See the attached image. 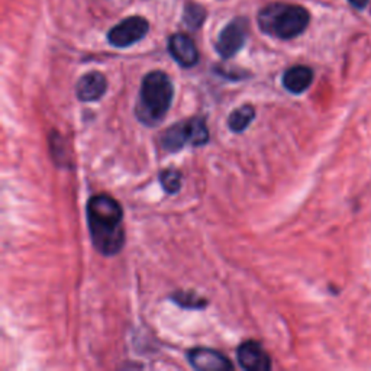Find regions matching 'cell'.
<instances>
[{"label": "cell", "instance_id": "6da1fadb", "mask_svg": "<svg viewBox=\"0 0 371 371\" xmlns=\"http://www.w3.org/2000/svg\"><path fill=\"white\" fill-rule=\"evenodd\" d=\"M86 217L96 251L104 257L119 254L125 245L123 210L119 202L108 195H96L87 202Z\"/></svg>", "mask_w": 371, "mask_h": 371}, {"label": "cell", "instance_id": "7a4b0ae2", "mask_svg": "<svg viewBox=\"0 0 371 371\" xmlns=\"http://www.w3.org/2000/svg\"><path fill=\"white\" fill-rule=\"evenodd\" d=\"M174 87L170 77L163 71L148 73L141 83L135 114L145 126H157L171 108Z\"/></svg>", "mask_w": 371, "mask_h": 371}, {"label": "cell", "instance_id": "3957f363", "mask_svg": "<svg viewBox=\"0 0 371 371\" xmlns=\"http://www.w3.org/2000/svg\"><path fill=\"white\" fill-rule=\"evenodd\" d=\"M309 20V12L298 5L276 4L266 6L258 15L261 31L280 39L299 37L308 28Z\"/></svg>", "mask_w": 371, "mask_h": 371}, {"label": "cell", "instance_id": "277c9868", "mask_svg": "<svg viewBox=\"0 0 371 371\" xmlns=\"http://www.w3.org/2000/svg\"><path fill=\"white\" fill-rule=\"evenodd\" d=\"M209 142V129L203 118L195 116L167 128L162 135V145L170 152H177L186 145L202 147Z\"/></svg>", "mask_w": 371, "mask_h": 371}, {"label": "cell", "instance_id": "5b68a950", "mask_svg": "<svg viewBox=\"0 0 371 371\" xmlns=\"http://www.w3.org/2000/svg\"><path fill=\"white\" fill-rule=\"evenodd\" d=\"M150 30V23L141 16H130L115 25L108 34V41L116 48H126L141 41Z\"/></svg>", "mask_w": 371, "mask_h": 371}, {"label": "cell", "instance_id": "8992f818", "mask_svg": "<svg viewBox=\"0 0 371 371\" xmlns=\"http://www.w3.org/2000/svg\"><path fill=\"white\" fill-rule=\"evenodd\" d=\"M247 30H248L247 20L244 19H235L229 22L219 34L217 42L218 54L225 60L236 56L245 44Z\"/></svg>", "mask_w": 371, "mask_h": 371}, {"label": "cell", "instance_id": "52a82bcc", "mask_svg": "<svg viewBox=\"0 0 371 371\" xmlns=\"http://www.w3.org/2000/svg\"><path fill=\"white\" fill-rule=\"evenodd\" d=\"M236 360L244 370L248 371H267L272 368L270 355L264 351L257 341H245L236 350Z\"/></svg>", "mask_w": 371, "mask_h": 371}, {"label": "cell", "instance_id": "ba28073f", "mask_svg": "<svg viewBox=\"0 0 371 371\" xmlns=\"http://www.w3.org/2000/svg\"><path fill=\"white\" fill-rule=\"evenodd\" d=\"M188 360L193 368L202 371H228L233 368L232 363L224 354L205 347L190 350Z\"/></svg>", "mask_w": 371, "mask_h": 371}, {"label": "cell", "instance_id": "9c48e42d", "mask_svg": "<svg viewBox=\"0 0 371 371\" xmlns=\"http://www.w3.org/2000/svg\"><path fill=\"white\" fill-rule=\"evenodd\" d=\"M169 51L180 67L190 68L199 61V51L193 39L184 34H174L170 37Z\"/></svg>", "mask_w": 371, "mask_h": 371}, {"label": "cell", "instance_id": "30bf717a", "mask_svg": "<svg viewBox=\"0 0 371 371\" xmlns=\"http://www.w3.org/2000/svg\"><path fill=\"white\" fill-rule=\"evenodd\" d=\"M106 90H108V80L99 71L86 73L75 86L77 97L82 102H96L104 96Z\"/></svg>", "mask_w": 371, "mask_h": 371}, {"label": "cell", "instance_id": "8fae6325", "mask_svg": "<svg viewBox=\"0 0 371 371\" xmlns=\"http://www.w3.org/2000/svg\"><path fill=\"white\" fill-rule=\"evenodd\" d=\"M313 77L315 74L310 67L295 66V67H290L288 70H286L281 82H283L284 89L290 92L291 95H302L310 87L313 82Z\"/></svg>", "mask_w": 371, "mask_h": 371}, {"label": "cell", "instance_id": "7c38bea8", "mask_svg": "<svg viewBox=\"0 0 371 371\" xmlns=\"http://www.w3.org/2000/svg\"><path fill=\"white\" fill-rule=\"evenodd\" d=\"M255 119V109L251 104H243L240 108H236L228 118V126L235 134H241L244 132L251 122Z\"/></svg>", "mask_w": 371, "mask_h": 371}, {"label": "cell", "instance_id": "4fadbf2b", "mask_svg": "<svg viewBox=\"0 0 371 371\" xmlns=\"http://www.w3.org/2000/svg\"><path fill=\"white\" fill-rule=\"evenodd\" d=\"M162 188L169 195H176L181 189V174L174 169H167L160 173Z\"/></svg>", "mask_w": 371, "mask_h": 371}, {"label": "cell", "instance_id": "5bb4252c", "mask_svg": "<svg viewBox=\"0 0 371 371\" xmlns=\"http://www.w3.org/2000/svg\"><path fill=\"white\" fill-rule=\"evenodd\" d=\"M205 18H206V12H205V9L200 5L189 4L188 6L184 8L183 20L192 30H197L199 26L203 23Z\"/></svg>", "mask_w": 371, "mask_h": 371}, {"label": "cell", "instance_id": "9a60e30c", "mask_svg": "<svg viewBox=\"0 0 371 371\" xmlns=\"http://www.w3.org/2000/svg\"><path fill=\"white\" fill-rule=\"evenodd\" d=\"M178 306L186 309H203L207 305V300L192 293V291H178L171 298Z\"/></svg>", "mask_w": 371, "mask_h": 371}, {"label": "cell", "instance_id": "2e32d148", "mask_svg": "<svg viewBox=\"0 0 371 371\" xmlns=\"http://www.w3.org/2000/svg\"><path fill=\"white\" fill-rule=\"evenodd\" d=\"M351 4V6H354L355 9H364L368 5V0H348Z\"/></svg>", "mask_w": 371, "mask_h": 371}]
</instances>
